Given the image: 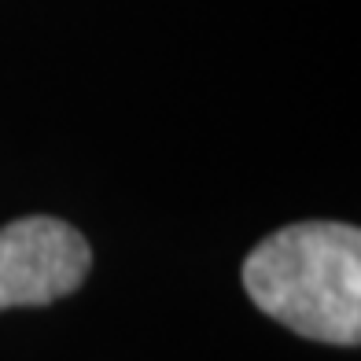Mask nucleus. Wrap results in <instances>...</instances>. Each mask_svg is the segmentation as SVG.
<instances>
[{
	"instance_id": "f257e3e1",
	"label": "nucleus",
	"mask_w": 361,
	"mask_h": 361,
	"mask_svg": "<svg viewBox=\"0 0 361 361\" xmlns=\"http://www.w3.org/2000/svg\"><path fill=\"white\" fill-rule=\"evenodd\" d=\"M243 288L273 321L306 339L357 347L361 233L343 221L288 225L243 262Z\"/></svg>"
},
{
	"instance_id": "f03ea898",
	"label": "nucleus",
	"mask_w": 361,
	"mask_h": 361,
	"mask_svg": "<svg viewBox=\"0 0 361 361\" xmlns=\"http://www.w3.org/2000/svg\"><path fill=\"white\" fill-rule=\"evenodd\" d=\"M92 255L85 236L59 218H19L0 228V310L48 306L78 291Z\"/></svg>"
}]
</instances>
